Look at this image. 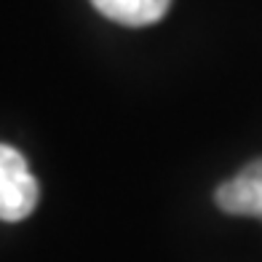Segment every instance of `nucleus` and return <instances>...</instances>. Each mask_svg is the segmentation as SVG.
<instances>
[{"instance_id":"obj_2","label":"nucleus","mask_w":262,"mask_h":262,"mask_svg":"<svg viewBox=\"0 0 262 262\" xmlns=\"http://www.w3.org/2000/svg\"><path fill=\"white\" fill-rule=\"evenodd\" d=\"M214 201L228 214H244V217L262 220V158L252 161L230 182L220 185L214 193Z\"/></svg>"},{"instance_id":"obj_1","label":"nucleus","mask_w":262,"mask_h":262,"mask_svg":"<svg viewBox=\"0 0 262 262\" xmlns=\"http://www.w3.org/2000/svg\"><path fill=\"white\" fill-rule=\"evenodd\" d=\"M38 204V182L19 150L0 145V220L19 222Z\"/></svg>"},{"instance_id":"obj_3","label":"nucleus","mask_w":262,"mask_h":262,"mask_svg":"<svg viewBox=\"0 0 262 262\" xmlns=\"http://www.w3.org/2000/svg\"><path fill=\"white\" fill-rule=\"evenodd\" d=\"M102 16L126 27H145L156 25L169 11L171 0H91Z\"/></svg>"}]
</instances>
